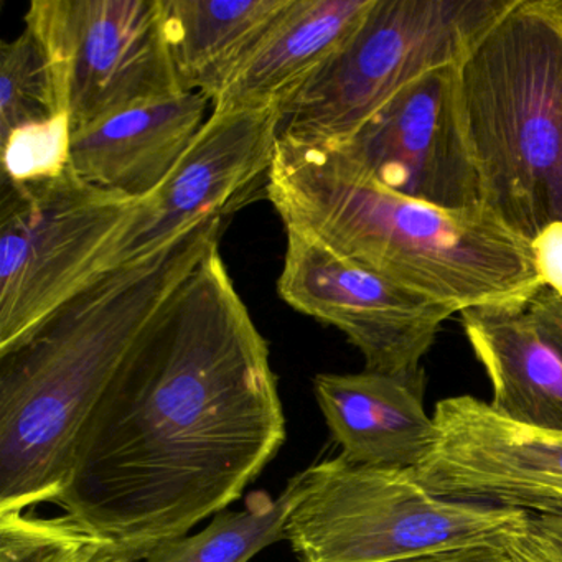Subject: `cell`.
<instances>
[{
  "label": "cell",
  "mask_w": 562,
  "mask_h": 562,
  "mask_svg": "<svg viewBox=\"0 0 562 562\" xmlns=\"http://www.w3.org/2000/svg\"><path fill=\"white\" fill-rule=\"evenodd\" d=\"M284 442L268 341L216 243L117 368L55 503L144 561L241 498Z\"/></svg>",
  "instance_id": "cell-1"
},
{
  "label": "cell",
  "mask_w": 562,
  "mask_h": 562,
  "mask_svg": "<svg viewBox=\"0 0 562 562\" xmlns=\"http://www.w3.org/2000/svg\"><path fill=\"white\" fill-rule=\"evenodd\" d=\"M223 220L108 269L0 351V513L57 502L81 427L147 325L192 274Z\"/></svg>",
  "instance_id": "cell-2"
},
{
  "label": "cell",
  "mask_w": 562,
  "mask_h": 562,
  "mask_svg": "<svg viewBox=\"0 0 562 562\" xmlns=\"http://www.w3.org/2000/svg\"><path fill=\"white\" fill-rule=\"evenodd\" d=\"M266 196L284 226L457 314L528 307L542 291L531 239L492 206L449 210L390 192L330 147L279 139Z\"/></svg>",
  "instance_id": "cell-3"
},
{
  "label": "cell",
  "mask_w": 562,
  "mask_h": 562,
  "mask_svg": "<svg viewBox=\"0 0 562 562\" xmlns=\"http://www.w3.org/2000/svg\"><path fill=\"white\" fill-rule=\"evenodd\" d=\"M486 205L532 239L562 222L561 0H516L459 65Z\"/></svg>",
  "instance_id": "cell-4"
},
{
  "label": "cell",
  "mask_w": 562,
  "mask_h": 562,
  "mask_svg": "<svg viewBox=\"0 0 562 562\" xmlns=\"http://www.w3.org/2000/svg\"><path fill=\"white\" fill-rule=\"evenodd\" d=\"M516 0H374L353 35L281 106V139L344 143L430 71L459 67Z\"/></svg>",
  "instance_id": "cell-5"
},
{
  "label": "cell",
  "mask_w": 562,
  "mask_h": 562,
  "mask_svg": "<svg viewBox=\"0 0 562 562\" xmlns=\"http://www.w3.org/2000/svg\"><path fill=\"white\" fill-rule=\"evenodd\" d=\"M305 475L285 525L299 562H393L503 541L528 516L439 498L413 469L360 465L341 453Z\"/></svg>",
  "instance_id": "cell-6"
},
{
  "label": "cell",
  "mask_w": 562,
  "mask_h": 562,
  "mask_svg": "<svg viewBox=\"0 0 562 562\" xmlns=\"http://www.w3.org/2000/svg\"><path fill=\"white\" fill-rule=\"evenodd\" d=\"M140 200L101 189L74 169L2 183L0 351L18 345L104 271Z\"/></svg>",
  "instance_id": "cell-7"
},
{
  "label": "cell",
  "mask_w": 562,
  "mask_h": 562,
  "mask_svg": "<svg viewBox=\"0 0 562 562\" xmlns=\"http://www.w3.org/2000/svg\"><path fill=\"white\" fill-rule=\"evenodd\" d=\"M25 29L45 52L74 134L183 93L160 0H34Z\"/></svg>",
  "instance_id": "cell-8"
},
{
  "label": "cell",
  "mask_w": 562,
  "mask_h": 562,
  "mask_svg": "<svg viewBox=\"0 0 562 562\" xmlns=\"http://www.w3.org/2000/svg\"><path fill=\"white\" fill-rule=\"evenodd\" d=\"M285 235L282 301L338 328L363 355L367 371L424 370L420 361L456 311L344 258L305 229L285 226Z\"/></svg>",
  "instance_id": "cell-9"
},
{
  "label": "cell",
  "mask_w": 562,
  "mask_h": 562,
  "mask_svg": "<svg viewBox=\"0 0 562 562\" xmlns=\"http://www.w3.org/2000/svg\"><path fill=\"white\" fill-rule=\"evenodd\" d=\"M420 485L449 502L562 515V430L516 423L470 394L437 401Z\"/></svg>",
  "instance_id": "cell-10"
},
{
  "label": "cell",
  "mask_w": 562,
  "mask_h": 562,
  "mask_svg": "<svg viewBox=\"0 0 562 562\" xmlns=\"http://www.w3.org/2000/svg\"><path fill=\"white\" fill-rule=\"evenodd\" d=\"M327 147L390 192L449 210L486 205L463 123L459 67L424 75L353 136Z\"/></svg>",
  "instance_id": "cell-11"
},
{
  "label": "cell",
  "mask_w": 562,
  "mask_h": 562,
  "mask_svg": "<svg viewBox=\"0 0 562 562\" xmlns=\"http://www.w3.org/2000/svg\"><path fill=\"white\" fill-rule=\"evenodd\" d=\"M281 139V106L212 111L169 179L140 200L104 271L139 261L266 190ZM103 271V272H104Z\"/></svg>",
  "instance_id": "cell-12"
},
{
  "label": "cell",
  "mask_w": 562,
  "mask_h": 562,
  "mask_svg": "<svg viewBox=\"0 0 562 562\" xmlns=\"http://www.w3.org/2000/svg\"><path fill=\"white\" fill-rule=\"evenodd\" d=\"M209 108L205 94L180 93L123 111L74 134L71 169L101 189L149 199L206 123Z\"/></svg>",
  "instance_id": "cell-13"
},
{
  "label": "cell",
  "mask_w": 562,
  "mask_h": 562,
  "mask_svg": "<svg viewBox=\"0 0 562 562\" xmlns=\"http://www.w3.org/2000/svg\"><path fill=\"white\" fill-rule=\"evenodd\" d=\"M426 371L414 374L321 373L314 393L331 439L353 463L414 469L432 436L424 409Z\"/></svg>",
  "instance_id": "cell-14"
},
{
  "label": "cell",
  "mask_w": 562,
  "mask_h": 562,
  "mask_svg": "<svg viewBox=\"0 0 562 562\" xmlns=\"http://www.w3.org/2000/svg\"><path fill=\"white\" fill-rule=\"evenodd\" d=\"M374 0H291L212 111L282 106L367 18Z\"/></svg>",
  "instance_id": "cell-15"
},
{
  "label": "cell",
  "mask_w": 562,
  "mask_h": 562,
  "mask_svg": "<svg viewBox=\"0 0 562 562\" xmlns=\"http://www.w3.org/2000/svg\"><path fill=\"white\" fill-rule=\"evenodd\" d=\"M528 307L470 308L460 322L492 384L493 409L516 423L562 430V358Z\"/></svg>",
  "instance_id": "cell-16"
},
{
  "label": "cell",
  "mask_w": 562,
  "mask_h": 562,
  "mask_svg": "<svg viewBox=\"0 0 562 562\" xmlns=\"http://www.w3.org/2000/svg\"><path fill=\"white\" fill-rule=\"evenodd\" d=\"M291 0H160L183 93L216 100Z\"/></svg>",
  "instance_id": "cell-17"
},
{
  "label": "cell",
  "mask_w": 562,
  "mask_h": 562,
  "mask_svg": "<svg viewBox=\"0 0 562 562\" xmlns=\"http://www.w3.org/2000/svg\"><path fill=\"white\" fill-rule=\"evenodd\" d=\"M307 475L297 473L284 492L272 498L252 492L245 509H223L203 531L170 539L147 554L144 562H249L259 551L285 539L289 515L305 493Z\"/></svg>",
  "instance_id": "cell-18"
},
{
  "label": "cell",
  "mask_w": 562,
  "mask_h": 562,
  "mask_svg": "<svg viewBox=\"0 0 562 562\" xmlns=\"http://www.w3.org/2000/svg\"><path fill=\"white\" fill-rule=\"evenodd\" d=\"M0 562H136L68 515L0 513Z\"/></svg>",
  "instance_id": "cell-19"
},
{
  "label": "cell",
  "mask_w": 562,
  "mask_h": 562,
  "mask_svg": "<svg viewBox=\"0 0 562 562\" xmlns=\"http://www.w3.org/2000/svg\"><path fill=\"white\" fill-rule=\"evenodd\" d=\"M68 114L54 71L35 35L25 29L0 47V137ZM70 116V114H68Z\"/></svg>",
  "instance_id": "cell-20"
},
{
  "label": "cell",
  "mask_w": 562,
  "mask_h": 562,
  "mask_svg": "<svg viewBox=\"0 0 562 562\" xmlns=\"http://www.w3.org/2000/svg\"><path fill=\"white\" fill-rule=\"evenodd\" d=\"M74 127L68 114L0 137L2 183L52 179L71 169Z\"/></svg>",
  "instance_id": "cell-21"
},
{
  "label": "cell",
  "mask_w": 562,
  "mask_h": 562,
  "mask_svg": "<svg viewBox=\"0 0 562 562\" xmlns=\"http://www.w3.org/2000/svg\"><path fill=\"white\" fill-rule=\"evenodd\" d=\"M513 562H562V515H528L505 539Z\"/></svg>",
  "instance_id": "cell-22"
},
{
  "label": "cell",
  "mask_w": 562,
  "mask_h": 562,
  "mask_svg": "<svg viewBox=\"0 0 562 562\" xmlns=\"http://www.w3.org/2000/svg\"><path fill=\"white\" fill-rule=\"evenodd\" d=\"M531 246L542 289L562 299V222H552L539 229Z\"/></svg>",
  "instance_id": "cell-23"
},
{
  "label": "cell",
  "mask_w": 562,
  "mask_h": 562,
  "mask_svg": "<svg viewBox=\"0 0 562 562\" xmlns=\"http://www.w3.org/2000/svg\"><path fill=\"white\" fill-rule=\"evenodd\" d=\"M393 562H513L503 541L485 542V544L467 546L450 551L434 552L419 558L401 559Z\"/></svg>",
  "instance_id": "cell-24"
},
{
  "label": "cell",
  "mask_w": 562,
  "mask_h": 562,
  "mask_svg": "<svg viewBox=\"0 0 562 562\" xmlns=\"http://www.w3.org/2000/svg\"><path fill=\"white\" fill-rule=\"evenodd\" d=\"M561 8H562V0H561Z\"/></svg>",
  "instance_id": "cell-25"
}]
</instances>
